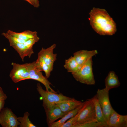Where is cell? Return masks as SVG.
I'll list each match as a JSON object with an SVG mask.
<instances>
[{
  "label": "cell",
  "mask_w": 127,
  "mask_h": 127,
  "mask_svg": "<svg viewBox=\"0 0 127 127\" xmlns=\"http://www.w3.org/2000/svg\"><path fill=\"white\" fill-rule=\"evenodd\" d=\"M90 24L100 35H112L116 31L115 23L105 9L94 8L89 13Z\"/></svg>",
  "instance_id": "cell-1"
},
{
  "label": "cell",
  "mask_w": 127,
  "mask_h": 127,
  "mask_svg": "<svg viewBox=\"0 0 127 127\" xmlns=\"http://www.w3.org/2000/svg\"><path fill=\"white\" fill-rule=\"evenodd\" d=\"M93 120H96L94 104L92 98L83 102L82 107L74 116L73 127L74 125Z\"/></svg>",
  "instance_id": "cell-2"
},
{
  "label": "cell",
  "mask_w": 127,
  "mask_h": 127,
  "mask_svg": "<svg viewBox=\"0 0 127 127\" xmlns=\"http://www.w3.org/2000/svg\"><path fill=\"white\" fill-rule=\"evenodd\" d=\"M37 90L41 96L40 98L43 101V106L45 110L63 100L71 98L61 93L45 90L39 83L37 84Z\"/></svg>",
  "instance_id": "cell-3"
},
{
  "label": "cell",
  "mask_w": 127,
  "mask_h": 127,
  "mask_svg": "<svg viewBox=\"0 0 127 127\" xmlns=\"http://www.w3.org/2000/svg\"><path fill=\"white\" fill-rule=\"evenodd\" d=\"M92 58L88 60L77 72L72 73L77 81L88 85H94L95 82L93 72Z\"/></svg>",
  "instance_id": "cell-4"
},
{
  "label": "cell",
  "mask_w": 127,
  "mask_h": 127,
  "mask_svg": "<svg viewBox=\"0 0 127 127\" xmlns=\"http://www.w3.org/2000/svg\"><path fill=\"white\" fill-rule=\"evenodd\" d=\"M35 61L31 63L20 64L12 62L13 68L9 76L15 83L28 79L30 70L35 65Z\"/></svg>",
  "instance_id": "cell-5"
},
{
  "label": "cell",
  "mask_w": 127,
  "mask_h": 127,
  "mask_svg": "<svg viewBox=\"0 0 127 127\" xmlns=\"http://www.w3.org/2000/svg\"><path fill=\"white\" fill-rule=\"evenodd\" d=\"M109 92V91L105 88L102 89H99L95 95L107 123L110 115L113 109L110 101Z\"/></svg>",
  "instance_id": "cell-6"
},
{
  "label": "cell",
  "mask_w": 127,
  "mask_h": 127,
  "mask_svg": "<svg viewBox=\"0 0 127 127\" xmlns=\"http://www.w3.org/2000/svg\"><path fill=\"white\" fill-rule=\"evenodd\" d=\"M0 124L3 127H17L19 123L18 117L12 110L6 108L0 112Z\"/></svg>",
  "instance_id": "cell-7"
},
{
  "label": "cell",
  "mask_w": 127,
  "mask_h": 127,
  "mask_svg": "<svg viewBox=\"0 0 127 127\" xmlns=\"http://www.w3.org/2000/svg\"><path fill=\"white\" fill-rule=\"evenodd\" d=\"M56 47V44H54L46 48H42L38 54V57L42 59L52 70L54 63L56 60L57 54L53 53Z\"/></svg>",
  "instance_id": "cell-8"
},
{
  "label": "cell",
  "mask_w": 127,
  "mask_h": 127,
  "mask_svg": "<svg viewBox=\"0 0 127 127\" xmlns=\"http://www.w3.org/2000/svg\"><path fill=\"white\" fill-rule=\"evenodd\" d=\"M107 125V127H127V115H120L113 109Z\"/></svg>",
  "instance_id": "cell-9"
},
{
  "label": "cell",
  "mask_w": 127,
  "mask_h": 127,
  "mask_svg": "<svg viewBox=\"0 0 127 127\" xmlns=\"http://www.w3.org/2000/svg\"><path fill=\"white\" fill-rule=\"evenodd\" d=\"M47 79L43 75L41 71H39L36 69L35 66L30 71L28 79H32L40 82L44 85L46 90L48 91L57 92L51 87V84Z\"/></svg>",
  "instance_id": "cell-10"
},
{
  "label": "cell",
  "mask_w": 127,
  "mask_h": 127,
  "mask_svg": "<svg viewBox=\"0 0 127 127\" xmlns=\"http://www.w3.org/2000/svg\"><path fill=\"white\" fill-rule=\"evenodd\" d=\"M45 110L47 123L49 127L56 120L61 118L66 115L56 104Z\"/></svg>",
  "instance_id": "cell-11"
},
{
  "label": "cell",
  "mask_w": 127,
  "mask_h": 127,
  "mask_svg": "<svg viewBox=\"0 0 127 127\" xmlns=\"http://www.w3.org/2000/svg\"><path fill=\"white\" fill-rule=\"evenodd\" d=\"M98 53L96 50H81L74 52L73 56L80 67L89 59Z\"/></svg>",
  "instance_id": "cell-12"
},
{
  "label": "cell",
  "mask_w": 127,
  "mask_h": 127,
  "mask_svg": "<svg viewBox=\"0 0 127 127\" xmlns=\"http://www.w3.org/2000/svg\"><path fill=\"white\" fill-rule=\"evenodd\" d=\"M82 103L74 98H71L63 100L56 104L62 111L66 114L80 106Z\"/></svg>",
  "instance_id": "cell-13"
},
{
  "label": "cell",
  "mask_w": 127,
  "mask_h": 127,
  "mask_svg": "<svg viewBox=\"0 0 127 127\" xmlns=\"http://www.w3.org/2000/svg\"><path fill=\"white\" fill-rule=\"evenodd\" d=\"M10 46L12 47L19 54L23 61L26 57L30 58L34 53L33 50H31L26 48L24 43H9Z\"/></svg>",
  "instance_id": "cell-14"
},
{
  "label": "cell",
  "mask_w": 127,
  "mask_h": 127,
  "mask_svg": "<svg viewBox=\"0 0 127 127\" xmlns=\"http://www.w3.org/2000/svg\"><path fill=\"white\" fill-rule=\"evenodd\" d=\"M105 87L109 91L111 89L118 87L120 85L118 77L113 71H110L105 80Z\"/></svg>",
  "instance_id": "cell-15"
},
{
  "label": "cell",
  "mask_w": 127,
  "mask_h": 127,
  "mask_svg": "<svg viewBox=\"0 0 127 127\" xmlns=\"http://www.w3.org/2000/svg\"><path fill=\"white\" fill-rule=\"evenodd\" d=\"M83 103V102L80 106L67 113L59 120L52 123L49 127H61L62 125L67 120L75 116L77 114L82 107Z\"/></svg>",
  "instance_id": "cell-16"
},
{
  "label": "cell",
  "mask_w": 127,
  "mask_h": 127,
  "mask_svg": "<svg viewBox=\"0 0 127 127\" xmlns=\"http://www.w3.org/2000/svg\"><path fill=\"white\" fill-rule=\"evenodd\" d=\"M8 34L12 36L22 39L27 40L38 36L37 32L27 30L21 32H16L8 30L7 32Z\"/></svg>",
  "instance_id": "cell-17"
},
{
  "label": "cell",
  "mask_w": 127,
  "mask_h": 127,
  "mask_svg": "<svg viewBox=\"0 0 127 127\" xmlns=\"http://www.w3.org/2000/svg\"><path fill=\"white\" fill-rule=\"evenodd\" d=\"M64 67L68 72L71 74L77 72L81 67L73 56L65 60Z\"/></svg>",
  "instance_id": "cell-18"
},
{
  "label": "cell",
  "mask_w": 127,
  "mask_h": 127,
  "mask_svg": "<svg viewBox=\"0 0 127 127\" xmlns=\"http://www.w3.org/2000/svg\"><path fill=\"white\" fill-rule=\"evenodd\" d=\"M92 98L94 104L96 120L99 122L103 124L105 127H107L102 110L95 95Z\"/></svg>",
  "instance_id": "cell-19"
},
{
  "label": "cell",
  "mask_w": 127,
  "mask_h": 127,
  "mask_svg": "<svg viewBox=\"0 0 127 127\" xmlns=\"http://www.w3.org/2000/svg\"><path fill=\"white\" fill-rule=\"evenodd\" d=\"M35 66L36 69L38 71H44L47 78L49 77L52 70L40 57H38L36 60L35 61Z\"/></svg>",
  "instance_id": "cell-20"
},
{
  "label": "cell",
  "mask_w": 127,
  "mask_h": 127,
  "mask_svg": "<svg viewBox=\"0 0 127 127\" xmlns=\"http://www.w3.org/2000/svg\"><path fill=\"white\" fill-rule=\"evenodd\" d=\"M29 114L28 112H26L23 117H18V119L19 123V126L20 127H36L30 120L28 116Z\"/></svg>",
  "instance_id": "cell-21"
},
{
  "label": "cell",
  "mask_w": 127,
  "mask_h": 127,
  "mask_svg": "<svg viewBox=\"0 0 127 127\" xmlns=\"http://www.w3.org/2000/svg\"><path fill=\"white\" fill-rule=\"evenodd\" d=\"M73 127H105L96 120H93L74 125Z\"/></svg>",
  "instance_id": "cell-22"
},
{
  "label": "cell",
  "mask_w": 127,
  "mask_h": 127,
  "mask_svg": "<svg viewBox=\"0 0 127 127\" xmlns=\"http://www.w3.org/2000/svg\"><path fill=\"white\" fill-rule=\"evenodd\" d=\"M2 35L8 40L9 43H12L23 44L27 40L19 39L11 36L8 34L7 32L6 33H2Z\"/></svg>",
  "instance_id": "cell-23"
},
{
  "label": "cell",
  "mask_w": 127,
  "mask_h": 127,
  "mask_svg": "<svg viewBox=\"0 0 127 127\" xmlns=\"http://www.w3.org/2000/svg\"><path fill=\"white\" fill-rule=\"evenodd\" d=\"M39 39V38L38 36L27 40L24 44L26 48L31 50H33V45L36 43L37 42Z\"/></svg>",
  "instance_id": "cell-24"
},
{
  "label": "cell",
  "mask_w": 127,
  "mask_h": 127,
  "mask_svg": "<svg viewBox=\"0 0 127 127\" xmlns=\"http://www.w3.org/2000/svg\"><path fill=\"white\" fill-rule=\"evenodd\" d=\"M74 116L71 118L66 122L61 127H73Z\"/></svg>",
  "instance_id": "cell-25"
},
{
  "label": "cell",
  "mask_w": 127,
  "mask_h": 127,
  "mask_svg": "<svg viewBox=\"0 0 127 127\" xmlns=\"http://www.w3.org/2000/svg\"><path fill=\"white\" fill-rule=\"evenodd\" d=\"M28 2L35 7L37 8L40 6L39 0H24Z\"/></svg>",
  "instance_id": "cell-26"
},
{
  "label": "cell",
  "mask_w": 127,
  "mask_h": 127,
  "mask_svg": "<svg viewBox=\"0 0 127 127\" xmlns=\"http://www.w3.org/2000/svg\"><path fill=\"white\" fill-rule=\"evenodd\" d=\"M6 95L4 93L1 87H0V100H5L7 98Z\"/></svg>",
  "instance_id": "cell-27"
},
{
  "label": "cell",
  "mask_w": 127,
  "mask_h": 127,
  "mask_svg": "<svg viewBox=\"0 0 127 127\" xmlns=\"http://www.w3.org/2000/svg\"><path fill=\"white\" fill-rule=\"evenodd\" d=\"M4 103L5 100H0V112L3 108Z\"/></svg>",
  "instance_id": "cell-28"
}]
</instances>
